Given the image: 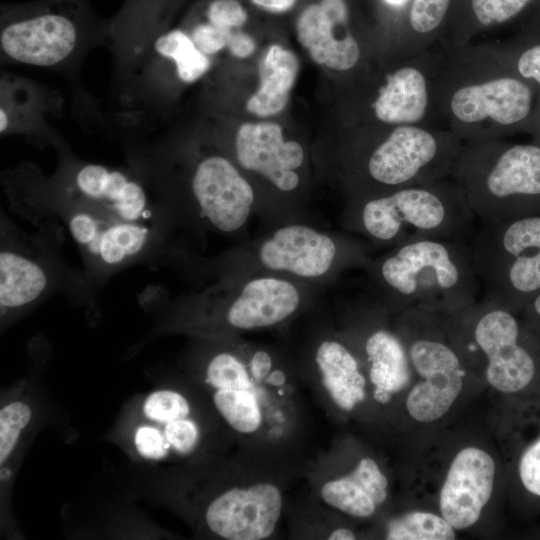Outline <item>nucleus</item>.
<instances>
[{
    "instance_id": "1",
    "label": "nucleus",
    "mask_w": 540,
    "mask_h": 540,
    "mask_svg": "<svg viewBox=\"0 0 540 540\" xmlns=\"http://www.w3.org/2000/svg\"><path fill=\"white\" fill-rule=\"evenodd\" d=\"M202 343L197 377L238 451L303 477L311 420L293 355L241 336Z\"/></svg>"
},
{
    "instance_id": "2",
    "label": "nucleus",
    "mask_w": 540,
    "mask_h": 540,
    "mask_svg": "<svg viewBox=\"0 0 540 540\" xmlns=\"http://www.w3.org/2000/svg\"><path fill=\"white\" fill-rule=\"evenodd\" d=\"M442 49L434 92L437 123L462 143L531 132L540 89L520 77L496 45Z\"/></svg>"
},
{
    "instance_id": "3",
    "label": "nucleus",
    "mask_w": 540,
    "mask_h": 540,
    "mask_svg": "<svg viewBox=\"0 0 540 540\" xmlns=\"http://www.w3.org/2000/svg\"><path fill=\"white\" fill-rule=\"evenodd\" d=\"M363 269L366 289L392 313L449 314L474 304L482 293L468 240L406 243L371 257Z\"/></svg>"
},
{
    "instance_id": "4",
    "label": "nucleus",
    "mask_w": 540,
    "mask_h": 540,
    "mask_svg": "<svg viewBox=\"0 0 540 540\" xmlns=\"http://www.w3.org/2000/svg\"><path fill=\"white\" fill-rule=\"evenodd\" d=\"M476 217L459 185L448 178L349 200L342 226L373 247L394 248L420 240H470Z\"/></svg>"
},
{
    "instance_id": "5",
    "label": "nucleus",
    "mask_w": 540,
    "mask_h": 540,
    "mask_svg": "<svg viewBox=\"0 0 540 540\" xmlns=\"http://www.w3.org/2000/svg\"><path fill=\"white\" fill-rule=\"evenodd\" d=\"M371 256L356 238L319 229L304 220L283 222L218 261L220 277L274 274L321 286L343 271L364 268Z\"/></svg>"
},
{
    "instance_id": "6",
    "label": "nucleus",
    "mask_w": 540,
    "mask_h": 540,
    "mask_svg": "<svg viewBox=\"0 0 540 540\" xmlns=\"http://www.w3.org/2000/svg\"><path fill=\"white\" fill-rule=\"evenodd\" d=\"M321 287L274 274L221 277L186 302L185 314L203 337L241 336L285 326L312 309Z\"/></svg>"
},
{
    "instance_id": "7",
    "label": "nucleus",
    "mask_w": 540,
    "mask_h": 540,
    "mask_svg": "<svg viewBox=\"0 0 540 540\" xmlns=\"http://www.w3.org/2000/svg\"><path fill=\"white\" fill-rule=\"evenodd\" d=\"M296 479L238 451L219 481L202 493L195 519L222 540L276 538L287 515L289 485Z\"/></svg>"
},
{
    "instance_id": "8",
    "label": "nucleus",
    "mask_w": 540,
    "mask_h": 540,
    "mask_svg": "<svg viewBox=\"0 0 540 540\" xmlns=\"http://www.w3.org/2000/svg\"><path fill=\"white\" fill-rule=\"evenodd\" d=\"M451 178L482 223L540 210V144L463 143Z\"/></svg>"
},
{
    "instance_id": "9",
    "label": "nucleus",
    "mask_w": 540,
    "mask_h": 540,
    "mask_svg": "<svg viewBox=\"0 0 540 540\" xmlns=\"http://www.w3.org/2000/svg\"><path fill=\"white\" fill-rule=\"evenodd\" d=\"M462 142L437 126H387L352 162L349 200L451 178Z\"/></svg>"
},
{
    "instance_id": "10",
    "label": "nucleus",
    "mask_w": 540,
    "mask_h": 540,
    "mask_svg": "<svg viewBox=\"0 0 540 540\" xmlns=\"http://www.w3.org/2000/svg\"><path fill=\"white\" fill-rule=\"evenodd\" d=\"M470 246L483 298L513 312L540 292V210L482 223Z\"/></svg>"
},
{
    "instance_id": "11",
    "label": "nucleus",
    "mask_w": 540,
    "mask_h": 540,
    "mask_svg": "<svg viewBox=\"0 0 540 540\" xmlns=\"http://www.w3.org/2000/svg\"><path fill=\"white\" fill-rule=\"evenodd\" d=\"M439 315L458 352L483 357L486 379L494 389L514 393L532 381L535 362L520 342V325L510 310L482 298L457 312Z\"/></svg>"
},
{
    "instance_id": "12",
    "label": "nucleus",
    "mask_w": 540,
    "mask_h": 540,
    "mask_svg": "<svg viewBox=\"0 0 540 540\" xmlns=\"http://www.w3.org/2000/svg\"><path fill=\"white\" fill-rule=\"evenodd\" d=\"M438 314L421 310L399 313L396 329L412 365L422 378L409 392L406 408L421 423L444 416L463 388L465 370L461 356L437 327Z\"/></svg>"
},
{
    "instance_id": "13",
    "label": "nucleus",
    "mask_w": 540,
    "mask_h": 540,
    "mask_svg": "<svg viewBox=\"0 0 540 540\" xmlns=\"http://www.w3.org/2000/svg\"><path fill=\"white\" fill-rule=\"evenodd\" d=\"M293 357L304 386L334 419L373 402L364 366L341 329L315 325Z\"/></svg>"
},
{
    "instance_id": "14",
    "label": "nucleus",
    "mask_w": 540,
    "mask_h": 540,
    "mask_svg": "<svg viewBox=\"0 0 540 540\" xmlns=\"http://www.w3.org/2000/svg\"><path fill=\"white\" fill-rule=\"evenodd\" d=\"M341 304V331L358 354L367 374L372 400L388 405L411 382L412 365L392 312L368 290Z\"/></svg>"
},
{
    "instance_id": "15",
    "label": "nucleus",
    "mask_w": 540,
    "mask_h": 540,
    "mask_svg": "<svg viewBox=\"0 0 540 540\" xmlns=\"http://www.w3.org/2000/svg\"><path fill=\"white\" fill-rule=\"evenodd\" d=\"M303 477L308 496L325 509L356 520L373 518L389 497V479L371 455L346 462L335 440L307 461Z\"/></svg>"
},
{
    "instance_id": "16",
    "label": "nucleus",
    "mask_w": 540,
    "mask_h": 540,
    "mask_svg": "<svg viewBox=\"0 0 540 540\" xmlns=\"http://www.w3.org/2000/svg\"><path fill=\"white\" fill-rule=\"evenodd\" d=\"M80 35V14L73 0L11 9L2 17V53L18 63L50 67L67 59Z\"/></svg>"
},
{
    "instance_id": "17",
    "label": "nucleus",
    "mask_w": 540,
    "mask_h": 540,
    "mask_svg": "<svg viewBox=\"0 0 540 540\" xmlns=\"http://www.w3.org/2000/svg\"><path fill=\"white\" fill-rule=\"evenodd\" d=\"M190 190L196 215L219 233L241 232L258 212L253 186L224 155L205 156L195 165Z\"/></svg>"
},
{
    "instance_id": "18",
    "label": "nucleus",
    "mask_w": 540,
    "mask_h": 540,
    "mask_svg": "<svg viewBox=\"0 0 540 540\" xmlns=\"http://www.w3.org/2000/svg\"><path fill=\"white\" fill-rule=\"evenodd\" d=\"M65 220L75 243L92 262L114 268L141 254L152 238L149 224L128 222L68 201Z\"/></svg>"
},
{
    "instance_id": "19",
    "label": "nucleus",
    "mask_w": 540,
    "mask_h": 540,
    "mask_svg": "<svg viewBox=\"0 0 540 540\" xmlns=\"http://www.w3.org/2000/svg\"><path fill=\"white\" fill-rule=\"evenodd\" d=\"M234 153L242 169L263 177L280 193L290 194L299 188L305 152L297 141L284 139L278 124H242L235 136Z\"/></svg>"
},
{
    "instance_id": "20",
    "label": "nucleus",
    "mask_w": 540,
    "mask_h": 540,
    "mask_svg": "<svg viewBox=\"0 0 540 540\" xmlns=\"http://www.w3.org/2000/svg\"><path fill=\"white\" fill-rule=\"evenodd\" d=\"M350 20L346 0L313 2L297 18V38L316 63L337 71L351 70L361 59V48Z\"/></svg>"
},
{
    "instance_id": "21",
    "label": "nucleus",
    "mask_w": 540,
    "mask_h": 540,
    "mask_svg": "<svg viewBox=\"0 0 540 540\" xmlns=\"http://www.w3.org/2000/svg\"><path fill=\"white\" fill-rule=\"evenodd\" d=\"M495 462L486 451L470 446L453 458L439 496L441 515L455 530L472 527L494 488Z\"/></svg>"
},
{
    "instance_id": "22",
    "label": "nucleus",
    "mask_w": 540,
    "mask_h": 540,
    "mask_svg": "<svg viewBox=\"0 0 540 540\" xmlns=\"http://www.w3.org/2000/svg\"><path fill=\"white\" fill-rule=\"evenodd\" d=\"M68 190V201L124 221L149 224L153 215L146 191L138 181L100 164L80 166Z\"/></svg>"
},
{
    "instance_id": "23",
    "label": "nucleus",
    "mask_w": 540,
    "mask_h": 540,
    "mask_svg": "<svg viewBox=\"0 0 540 540\" xmlns=\"http://www.w3.org/2000/svg\"><path fill=\"white\" fill-rule=\"evenodd\" d=\"M535 0H452L439 45L465 46L483 32L521 19Z\"/></svg>"
},
{
    "instance_id": "24",
    "label": "nucleus",
    "mask_w": 540,
    "mask_h": 540,
    "mask_svg": "<svg viewBox=\"0 0 540 540\" xmlns=\"http://www.w3.org/2000/svg\"><path fill=\"white\" fill-rule=\"evenodd\" d=\"M48 276L43 265L28 254L2 247L0 252V308L4 316L43 295Z\"/></svg>"
},
{
    "instance_id": "25",
    "label": "nucleus",
    "mask_w": 540,
    "mask_h": 540,
    "mask_svg": "<svg viewBox=\"0 0 540 540\" xmlns=\"http://www.w3.org/2000/svg\"><path fill=\"white\" fill-rule=\"evenodd\" d=\"M298 71L296 55L279 45H272L260 64V85L248 99L247 111L262 117L281 112L289 100Z\"/></svg>"
},
{
    "instance_id": "26",
    "label": "nucleus",
    "mask_w": 540,
    "mask_h": 540,
    "mask_svg": "<svg viewBox=\"0 0 540 540\" xmlns=\"http://www.w3.org/2000/svg\"><path fill=\"white\" fill-rule=\"evenodd\" d=\"M452 0H410L398 15L400 59L439 45Z\"/></svg>"
},
{
    "instance_id": "27",
    "label": "nucleus",
    "mask_w": 540,
    "mask_h": 540,
    "mask_svg": "<svg viewBox=\"0 0 540 540\" xmlns=\"http://www.w3.org/2000/svg\"><path fill=\"white\" fill-rule=\"evenodd\" d=\"M521 19L514 38L496 46L520 77L540 89V5L532 6Z\"/></svg>"
},
{
    "instance_id": "28",
    "label": "nucleus",
    "mask_w": 540,
    "mask_h": 540,
    "mask_svg": "<svg viewBox=\"0 0 540 540\" xmlns=\"http://www.w3.org/2000/svg\"><path fill=\"white\" fill-rule=\"evenodd\" d=\"M341 516L314 502L308 495L299 503L289 502L286 518L289 520L291 535L298 538L354 540L355 531L335 519Z\"/></svg>"
},
{
    "instance_id": "29",
    "label": "nucleus",
    "mask_w": 540,
    "mask_h": 540,
    "mask_svg": "<svg viewBox=\"0 0 540 540\" xmlns=\"http://www.w3.org/2000/svg\"><path fill=\"white\" fill-rule=\"evenodd\" d=\"M154 50L175 64L177 76L184 83H193L210 69L208 55L201 52L191 36L181 29L167 31L156 38Z\"/></svg>"
},
{
    "instance_id": "30",
    "label": "nucleus",
    "mask_w": 540,
    "mask_h": 540,
    "mask_svg": "<svg viewBox=\"0 0 540 540\" xmlns=\"http://www.w3.org/2000/svg\"><path fill=\"white\" fill-rule=\"evenodd\" d=\"M384 538L388 540H453L455 529L433 513L412 511L387 521Z\"/></svg>"
},
{
    "instance_id": "31",
    "label": "nucleus",
    "mask_w": 540,
    "mask_h": 540,
    "mask_svg": "<svg viewBox=\"0 0 540 540\" xmlns=\"http://www.w3.org/2000/svg\"><path fill=\"white\" fill-rule=\"evenodd\" d=\"M145 417L159 425L197 415L191 398L175 389H159L150 393L143 403Z\"/></svg>"
},
{
    "instance_id": "32",
    "label": "nucleus",
    "mask_w": 540,
    "mask_h": 540,
    "mask_svg": "<svg viewBox=\"0 0 540 540\" xmlns=\"http://www.w3.org/2000/svg\"><path fill=\"white\" fill-rule=\"evenodd\" d=\"M32 417L31 408L23 401H13L0 410V464L13 452L21 432Z\"/></svg>"
},
{
    "instance_id": "33",
    "label": "nucleus",
    "mask_w": 540,
    "mask_h": 540,
    "mask_svg": "<svg viewBox=\"0 0 540 540\" xmlns=\"http://www.w3.org/2000/svg\"><path fill=\"white\" fill-rule=\"evenodd\" d=\"M174 0H128L117 25L129 29H149L165 21Z\"/></svg>"
},
{
    "instance_id": "34",
    "label": "nucleus",
    "mask_w": 540,
    "mask_h": 540,
    "mask_svg": "<svg viewBox=\"0 0 540 540\" xmlns=\"http://www.w3.org/2000/svg\"><path fill=\"white\" fill-rule=\"evenodd\" d=\"M205 18L216 26L233 30L240 29L248 15L238 0H212L206 8Z\"/></svg>"
},
{
    "instance_id": "35",
    "label": "nucleus",
    "mask_w": 540,
    "mask_h": 540,
    "mask_svg": "<svg viewBox=\"0 0 540 540\" xmlns=\"http://www.w3.org/2000/svg\"><path fill=\"white\" fill-rule=\"evenodd\" d=\"M134 445L142 457L151 460L164 459L172 450L163 429L153 425H141L136 429Z\"/></svg>"
},
{
    "instance_id": "36",
    "label": "nucleus",
    "mask_w": 540,
    "mask_h": 540,
    "mask_svg": "<svg viewBox=\"0 0 540 540\" xmlns=\"http://www.w3.org/2000/svg\"><path fill=\"white\" fill-rule=\"evenodd\" d=\"M231 32L232 29L222 28L205 20L192 28L190 36L201 52L213 55L227 47Z\"/></svg>"
},
{
    "instance_id": "37",
    "label": "nucleus",
    "mask_w": 540,
    "mask_h": 540,
    "mask_svg": "<svg viewBox=\"0 0 540 540\" xmlns=\"http://www.w3.org/2000/svg\"><path fill=\"white\" fill-rule=\"evenodd\" d=\"M519 475L524 487L530 493L540 496V438L523 453Z\"/></svg>"
},
{
    "instance_id": "38",
    "label": "nucleus",
    "mask_w": 540,
    "mask_h": 540,
    "mask_svg": "<svg viewBox=\"0 0 540 540\" xmlns=\"http://www.w3.org/2000/svg\"><path fill=\"white\" fill-rule=\"evenodd\" d=\"M254 39L240 29H234L228 40L227 48L230 53L238 58H246L255 50Z\"/></svg>"
},
{
    "instance_id": "39",
    "label": "nucleus",
    "mask_w": 540,
    "mask_h": 540,
    "mask_svg": "<svg viewBox=\"0 0 540 540\" xmlns=\"http://www.w3.org/2000/svg\"><path fill=\"white\" fill-rule=\"evenodd\" d=\"M251 2L268 12L284 13L295 5L296 0H251Z\"/></svg>"
},
{
    "instance_id": "40",
    "label": "nucleus",
    "mask_w": 540,
    "mask_h": 540,
    "mask_svg": "<svg viewBox=\"0 0 540 540\" xmlns=\"http://www.w3.org/2000/svg\"><path fill=\"white\" fill-rule=\"evenodd\" d=\"M530 133L534 136V141L540 144V90L533 118V126Z\"/></svg>"
},
{
    "instance_id": "41",
    "label": "nucleus",
    "mask_w": 540,
    "mask_h": 540,
    "mask_svg": "<svg viewBox=\"0 0 540 540\" xmlns=\"http://www.w3.org/2000/svg\"><path fill=\"white\" fill-rule=\"evenodd\" d=\"M382 3L398 16L409 4L410 0H381Z\"/></svg>"
},
{
    "instance_id": "42",
    "label": "nucleus",
    "mask_w": 540,
    "mask_h": 540,
    "mask_svg": "<svg viewBox=\"0 0 540 540\" xmlns=\"http://www.w3.org/2000/svg\"><path fill=\"white\" fill-rule=\"evenodd\" d=\"M10 126V116L4 107L0 109V132L5 133Z\"/></svg>"
},
{
    "instance_id": "43",
    "label": "nucleus",
    "mask_w": 540,
    "mask_h": 540,
    "mask_svg": "<svg viewBox=\"0 0 540 540\" xmlns=\"http://www.w3.org/2000/svg\"><path fill=\"white\" fill-rule=\"evenodd\" d=\"M529 308L534 316L540 318V292L529 302Z\"/></svg>"
},
{
    "instance_id": "44",
    "label": "nucleus",
    "mask_w": 540,
    "mask_h": 540,
    "mask_svg": "<svg viewBox=\"0 0 540 540\" xmlns=\"http://www.w3.org/2000/svg\"><path fill=\"white\" fill-rule=\"evenodd\" d=\"M534 5H540V0H535L532 6Z\"/></svg>"
}]
</instances>
